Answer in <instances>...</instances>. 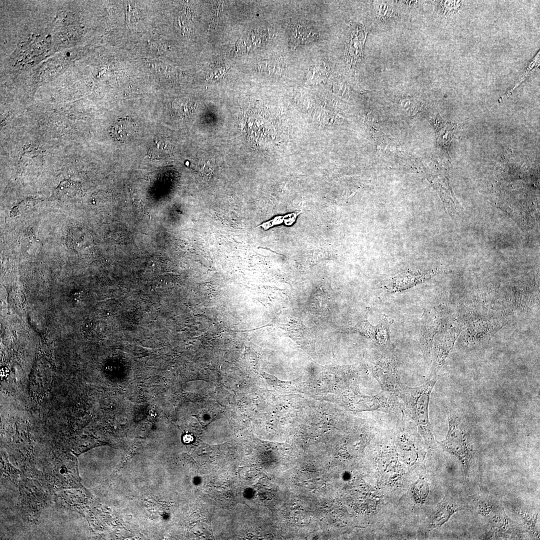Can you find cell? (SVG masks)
Returning <instances> with one entry per match:
<instances>
[{
  "label": "cell",
  "instance_id": "cell-1",
  "mask_svg": "<svg viewBox=\"0 0 540 540\" xmlns=\"http://www.w3.org/2000/svg\"><path fill=\"white\" fill-rule=\"evenodd\" d=\"M438 376L428 378L423 384L410 387L402 384L398 396L410 418L418 426L430 448L434 446V440L429 418V404L432 390Z\"/></svg>",
  "mask_w": 540,
  "mask_h": 540
},
{
  "label": "cell",
  "instance_id": "cell-2",
  "mask_svg": "<svg viewBox=\"0 0 540 540\" xmlns=\"http://www.w3.org/2000/svg\"><path fill=\"white\" fill-rule=\"evenodd\" d=\"M40 464L42 470L41 482L52 494L62 490L82 486L78 461L72 454L52 452L40 460Z\"/></svg>",
  "mask_w": 540,
  "mask_h": 540
},
{
  "label": "cell",
  "instance_id": "cell-3",
  "mask_svg": "<svg viewBox=\"0 0 540 540\" xmlns=\"http://www.w3.org/2000/svg\"><path fill=\"white\" fill-rule=\"evenodd\" d=\"M444 406L447 416L448 430L446 440L440 444L460 460L466 472L470 468L474 454L470 435L462 416L452 408L444 404Z\"/></svg>",
  "mask_w": 540,
  "mask_h": 540
},
{
  "label": "cell",
  "instance_id": "cell-4",
  "mask_svg": "<svg viewBox=\"0 0 540 540\" xmlns=\"http://www.w3.org/2000/svg\"><path fill=\"white\" fill-rule=\"evenodd\" d=\"M18 488L22 520L30 526H35L42 510L52 504V494L39 480L22 475Z\"/></svg>",
  "mask_w": 540,
  "mask_h": 540
},
{
  "label": "cell",
  "instance_id": "cell-5",
  "mask_svg": "<svg viewBox=\"0 0 540 540\" xmlns=\"http://www.w3.org/2000/svg\"><path fill=\"white\" fill-rule=\"evenodd\" d=\"M377 351L368 367L382 390L398 396L402 384L400 362L394 348Z\"/></svg>",
  "mask_w": 540,
  "mask_h": 540
},
{
  "label": "cell",
  "instance_id": "cell-6",
  "mask_svg": "<svg viewBox=\"0 0 540 540\" xmlns=\"http://www.w3.org/2000/svg\"><path fill=\"white\" fill-rule=\"evenodd\" d=\"M91 494L82 485L59 490L54 494V501L60 508L84 516Z\"/></svg>",
  "mask_w": 540,
  "mask_h": 540
},
{
  "label": "cell",
  "instance_id": "cell-7",
  "mask_svg": "<svg viewBox=\"0 0 540 540\" xmlns=\"http://www.w3.org/2000/svg\"><path fill=\"white\" fill-rule=\"evenodd\" d=\"M428 276L420 272H406L394 276L386 286V288L390 292L406 290L422 282Z\"/></svg>",
  "mask_w": 540,
  "mask_h": 540
},
{
  "label": "cell",
  "instance_id": "cell-8",
  "mask_svg": "<svg viewBox=\"0 0 540 540\" xmlns=\"http://www.w3.org/2000/svg\"><path fill=\"white\" fill-rule=\"evenodd\" d=\"M318 36L316 30L306 24L298 22L290 27V42L294 48L312 42Z\"/></svg>",
  "mask_w": 540,
  "mask_h": 540
},
{
  "label": "cell",
  "instance_id": "cell-9",
  "mask_svg": "<svg viewBox=\"0 0 540 540\" xmlns=\"http://www.w3.org/2000/svg\"><path fill=\"white\" fill-rule=\"evenodd\" d=\"M134 122L129 118L118 119L111 126L110 134L114 140L122 142L129 140L136 132Z\"/></svg>",
  "mask_w": 540,
  "mask_h": 540
},
{
  "label": "cell",
  "instance_id": "cell-10",
  "mask_svg": "<svg viewBox=\"0 0 540 540\" xmlns=\"http://www.w3.org/2000/svg\"><path fill=\"white\" fill-rule=\"evenodd\" d=\"M0 476L16 488L20 485L22 472L16 468L8 461L7 456L1 452Z\"/></svg>",
  "mask_w": 540,
  "mask_h": 540
},
{
  "label": "cell",
  "instance_id": "cell-11",
  "mask_svg": "<svg viewBox=\"0 0 540 540\" xmlns=\"http://www.w3.org/2000/svg\"><path fill=\"white\" fill-rule=\"evenodd\" d=\"M512 509L514 510V512L520 516L528 532L533 537L539 538V532L536 527L537 522L539 518L538 513L530 512L529 510L518 506H516L514 508L513 506Z\"/></svg>",
  "mask_w": 540,
  "mask_h": 540
},
{
  "label": "cell",
  "instance_id": "cell-12",
  "mask_svg": "<svg viewBox=\"0 0 540 540\" xmlns=\"http://www.w3.org/2000/svg\"><path fill=\"white\" fill-rule=\"evenodd\" d=\"M478 512L482 516H488L494 512L502 510V508L498 502L490 498H477L474 504Z\"/></svg>",
  "mask_w": 540,
  "mask_h": 540
},
{
  "label": "cell",
  "instance_id": "cell-13",
  "mask_svg": "<svg viewBox=\"0 0 540 540\" xmlns=\"http://www.w3.org/2000/svg\"><path fill=\"white\" fill-rule=\"evenodd\" d=\"M504 524L501 526L494 528L493 532L496 538L518 537L520 534L516 525L510 520L504 512Z\"/></svg>",
  "mask_w": 540,
  "mask_h": 540
},
{
  "label": "cell",
  "instance_id": "cell-14",
  "mask_svg": "<svg viewBox=\"0 0 540 540\" xmlns=\"http://www.w3.org/2000/svg\"><path fill=\"white\" fill-rule=\"evenodd\" d=\"M329 73V68L324 62L318 63L312 66L308 72L306 79L308 82L321 80L326 78Z\"/></svg>",
  "mask_w": 540,
  "mask_h": 540
},
{
  "label": "cell",
  "instance_id": "cell-15",
  "mask_svg": "<svg viewBox=\"0 0 540 540\" xmlns=\"http://www.w3.org/2000/svg\"><path fill=\"white\" fill-rule=\"evenodd\" d=\"M260 64V70L269 74H279L282 73L284 64L278 58H270L264 60Z\"/></svg>",
  "mask_w": 540,
  "mask_h": 540
},
{
  "label": "cell",
  "instance_id": "cell-16",
  "mask_svg": "<svg viewBox=\"0 0 540 540\" xmlns=\"http://www.w3.org/2000/svg\"><path fill=\"white\" fill-rule=\"evenodd\" d=\"M170 146L164 138L156 139L150 149V154L155 158H161L167 155L170 151Z\"/></svg>",
  "mask_w": 540,
  "mask_h": 540
},
{
  "label": "cell",
  "instance_id": "cell-17",
  "mask_svg": "<svg viewBox=\"0 0 540 540\" xmlns=\"http://www.w3.org/2000/svg\"><path fill=\"white\" fill-rule=\"evenodd\" d=\"M348 47V57L354 64L360 60L362 52V44L358 38V34L352 38Z\"/></svg>",
  "mask_w": 540,
  "mask_h": 540
},
{
  "label": "cell",
  "instance_id": "cell-18",
  "mask_svg": "<svg viewBox=\"0 0 540 540\" xmlns=\"http://www.w3.org/2000/svg\"><path fill=\"white\" fill-rule=\"evenodd\" d=\"M286 217L287 215H285L284 216H276L274 219L262 224L260 225L259 226H262L264 229L267 230L274 225L280 224L283 222H284V223L286 219Z\"/></svg>",
  "mask_w": 540,
  "mask_h": 540
},
{
  "label": "cell",
  "instance_id": "cell-19",
  "mask_svg": "<svg viewBox=\"0 0 540 540\" xmlns=\"http://www.w3.org/2000/svg\"><path fill=\"white\" fill-rule=\"evenodd\" d=\"M198 164H199L198 166L199 170L202 172L204 173L206 172V174H208L212 172V164L211 162H210V160H206V161H201Z\"/></svg>",
  "mask_w": 540,
  "mask_h": 540
},
{
  "label": "cell",
  "instance_id": "cell-20",
  "mask_svg": "<svg viewBox=\"0 0 540 540\" xmlns=\"http://www.w3.org/2000/svg\"><path fill=\"white\" fill-rule=\"evenodd\" d=\"M193 440V437L190 434H186L183 438V440L186 443H190Z\"/></svg>",
  "mask_w": 540,
  "mask_h": 540
}]
</instances>
